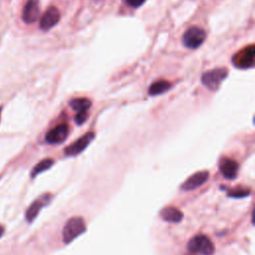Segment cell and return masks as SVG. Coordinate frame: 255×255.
Listing matches in <instances>:
<instances>
[{"instance_id":"7a4b0ae2","label":"cell","mask_w":255,"mask_h":255,"mask_svg":"<svg viewBox=\"0 0 255 255\" xmlns=\"http://www.w3.org/2000/svg\"><path fill=\"white\" fill-rule=\"evenodd\" d=\"M206 39V32L198 27V26H191L188 28L184 34L182 35V44L187 49H197L199 48Z\"/></svg>"},{"instance_id":"52a82bcc","label":"cell","mask_w":255,"mask_h":255,"mask_svg":"<svg viewBox=\"0 0 255 255\" xmlns=\"http://www.w3.org/2000/svg\"><path fill=\"white\" fill-rule=\"evenodd\" d=\"M61 14L57 7L51 6L49 7L45 13L43 14L41 20H40V29L42 31H48L52 29L54 26L58 24L60 21Z\"/></svg>"},{"instance_id":"e0dca14e","label":"cell","mask_w":255,"mask_h":255,"mask_svg":"<svg viewBox=\"0 0 255 255\" xmlns=\"http://www.w3.org/2000/svg\"><path fill=\"white\" fill-rule=\"evenodd\" d=\"M250 194V190L248 189H243V188H236L231 190L228 195L230 197H235V198H241V197H245L248 196Z\"/></svg>"},{"instance_id":"5b68a950","label":"cell","mask_w":255,"mask_h":255,"mask_svg":"<svg viewBox=\"0 0 255 255\" xmlns=\"http://www.w3.org/2000/svg\"><path fill=\"white\" fill-rule=\"evenodd\" d=\"M255 57V47L254 45H249L242 50L238 51L232 58V64L242 70L251 69L254 66Z\"/></svg>"},{"instance_id":"30bf717a","label":"cell","mask_w":255,"mask_h":255,"mask_svg":"<svg viewBox=\"0 0 255 255\" xmlns=\"http://www.w3.org/2000/svg\"><path fill=\"white\" fill-rule=\"evenodd\" d=\"M209 173L206 170H202V171H197L194 174H192L191 176H189L182 184H181V189L184 191H190V190H194L197 187L201 186L202 184H204L207 179H208Z\"/></svg>"},{"instance_id":"8fae6325","label":"cell","mask_w":255,"mask_h":255,"mask_svg":"<svg viewBox=\"0 0 255 255\" xmlns=\"http://www.w3.org/2000/svg\"><path fill=\"white\" fill-rule=\"evenodd\" d=\"M69 133V127L66 124H61L52 129H50L46 136L45 139L48 143L51 144H56V143H61L63 142Z\"/></svg>"},{"instance_id":"3957f363","label":"cell","mask_w":255,"mask_h":255,"mask_svg":"<svg viewBox=\"0 0 255 255\" xmlns=\"http://www.w3.org/2000/svg\"><path fill=\"white\" fill-rule=\"evenodd\" d=\"M227 76L228 70L226 68H216L205 72L201 77V82L210 91H216Z\"/></svg>"},{"instance_id":"7c38bea8","label":"cell","mask_w":255,"mask_h":255,"mask_svg":"<svg viewBox=\"0 0 255 255\" xmlns=\"http://www.w3.org/2000/svg\"><path fill=\"white\" fill-rule=\"evenodd\" d=\"M219 170L225 178L234 179L237 176L238 163L231 158L223 157L219 161Z\"/></svg>"},{"instance_id":"ba28073f","label":"cell","mask_w":255,"mask_h":255,"mask_svg":"<svg viewBox=\"0 0 255 255\" xmlns=\"http://www.w3.org/2000/svg\"><path fill=\"white\" fill-rule=\"evenodd\" d=\"M51 199H52V195L47 193V194H43L42 196L37 198L35 201H33L32 204L26 210V214H25L26 220L28 222H32L37 217L40 210L45 205H47L51 201Z\"/></svg>"},{"instance_id":"8992f818","label":"cell","mask_w":255,"mask_h":255,"mask_svg":"<svg viewBox=\"0 0 255 255\" xmlns=\"http://www.w3.org/2000/svg\"><path fill=\"white\" fill-rule=\"evenodd\" d=\"M95 133L94 132H87L81 137H79L76 141H74L72 144L66 147L65 149V154L67 156H75L82 152L94 139Z\"/></svg>"},{"instance_id":"277c9868","label":"cell","mask_w":255,"mask_h":255,"mask_svg":"<svg viewBox=\"0 0 255 255\" xmlns=\"http://www.w3.org/2000/svg\"><path fill=\"white\" fill-rule=\"evenodd\" d=\"M187 250L190 253H199L201 255H213L214 245L205 235H196L191 238L187 244Z\"/></svg>"},{"instance_id":"5bb4252c","label":"cell","mask_w":255,"mask_h":255,"mask_svg":"<svg viewBox=\"0 0 255 255\" xmlns=\"http://www.w3.org/2000/svg\"><path fill=\"white\" fill-rule=\"evenodd\" d=\"M171 88V84L165 80H159L151 84L148 88L149 96H157L167 92Z\"/></svg>"},{"instance_id":"d6986e66","label":"cell","mask_w":255,"mask_h":255,"mask_svg":"<svg viewBox=\"0 0 255 255\" xmlns=\"http://www.w3.org/2000/svg\"><path fill=\"white\" fill-rule=\"evenodd\" d=\"M145 0H126V3L131 8H138L144 3Z\"/></svg>"},{"instance_id":"9c48e42d","label":"cell","mask_w":255,"mask_h":255,"mask_svg":"<svg viewBox=\"0 0 255 255\" xmlns=\"http://www.w3.org/2000/svg\"><path fill=\"white\" fill-rule=\"evenodd\" d=\"M40 16L39 0H28L23 8L22 19L26 24H32L38 20Z\"/></svg>"},{"instance_id":"9a60e30c","label":"cell","mask_w":255,"mask_h":255,"mask_svg":"<svg viewBox=\"0 0 255 255\" xmlns=\"http://www.w3.org/2000/svg\"><path fill=\"white\" fill-rule=\"evenodd\" d=\"M69 105L73 110L79 113V112H88L89 109L91 108L92 103L87 98H77V99L71 100Z\"/></svg>"},{"instance_id":"4fadbf2b","label":"cell","mask_w":255,"mask_h":255,"mask_svg":"<svg viewBox=\"0 0 255 255\" xmlns=\"http://www.w3.org/2000/svg\"><path fill=\"white\" fill-rule=\"evenodd\" d=\"M160 216L164 221L171 222V223H177V222L181 221L183 214L179 209H177L173 206H166L161 209Z\"/></svg>"},{"instance_id":"6da1fadb","label":"cell","mask_w":255,"mask_h":255,"mask_svg":"<svg viewBox=\"0 0 255 255\" xmlns=\"http://www.w3.org/2000/svg\"><path fill=\"white\" fill-rule=\"evenodd\" d=\"M85 231H86V224L82 217L75 216L70 218L66 222L62 232L64 243L69 244Z\"/></svg>"},{"instance_id":"ffe728a7","label":"cell","mask_w":255,"mask_h":255,"mask_svg":"<svg viewBox=\"0 0 255 255\" xmlns=\"http://www.w3.org/2000/svg\"><path fill=\"white\" fill-rule=\"evenodd\" d=\"M4 231H5V229H4V227L2 226V225H0V238H1V236L3 235V233H4Z\"/></svg>"},{"instance_id":"ac0fdd59","label":"cell","mask_w":255,"mask_h":255,"mask_svg":"<svg viewBox=\"0 0 255 255\" xmlns=\"http://www.w3.org/2000/svg\"><path fill=\"white\" fill-rule=\"evenodd\" d=\"M88 119V112H79L75 117V122L77 125H83Z\"/></svg>"},{"instance_id":"2e32d148","label":"cell","mask_w":255,"mask_h":255,"mask_svg":"<svg viewBox=\"0 0 255 255\" xmlns=\"http://www.w3.org/2000/svg\"><path fill=\"white\" fill-rule=\"evenodd\" d=\"M53 163H54V160H53L52 158H44V159H42L41 161H39V162L33 167L32 171H31V176H32V177H35V176H37L38 174L42 173L43 171L49 169V168L53 165Z\"/></svg>"},{"instance_id":"44dd1931","label":"cell","mask_w":255,"mask_h":255,"mask_svg":"<svg viewBox=\"0 0 255 255\" xmlns=\"http://www.w3.org/2000/svg\"><path fill=\"white\" fill-rule=\"evenodd\" d=\"M0 115H1V108H0Z\"/></svg>"}]
</instances>
